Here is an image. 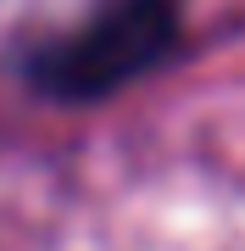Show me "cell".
Returning <instances> with one entry per match:
<instances>
[{
	"instance_id": "1",
	"label": "cell",
	"mask_w": 245,
	"mask_h": 251,
	"mask_svg": "<svg viewBox=\"0 0 245 251\" xmlns=\"http://www.w3.org/2000/svg\"><path fill=\"white\" fill-rule=\"evenodd\" d=\"M173 45H178L173 0H123V6L100 11L89 28L39 50L28 62V73L56 100H100L123 84L145 78L151 67H162Z\"/></svg>"
}]
</instances>
